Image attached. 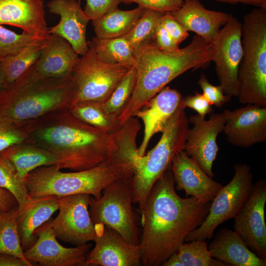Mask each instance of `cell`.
Listing matches in <instances>:
<instances>
[{"label": "cell", "instance_id": "cell-1", "mask_svg": "<svg viewBox=\"0 0 266 266\" xmlns=\"http://www.w3.org/2000/svg\"><path fill=\"white\" fill-rule=\"evenodd\" d=\"M210 203L179 196L168 168L152 187L141 215L143 230L139 246L142 264L161 266L177 252L188 234L205 219Z\"/></svg>", "mask_w": 266, "mask_h": 266}, {"label": "cell", "instance_id": "cell-2", "mask_svg": "<svg viewBox=\"0 0 266 266\" xmlns=\"http://www.w3.org/2000/svg\"><path fill=\"white\" fill-rule=\"evenodd\" d=\"M21 125L28 133L25 142L38 145L54 154L60 169H90L108 159L118 148L115 133H110L83 122L68 109Z\"/></svg>", "mask_w": 266, "mask_h": 266}, {"label": "cell", "instance_id": "cell-3", "mask_svg": "<svg viewBox=\"0 0 266 266\" xmlns=\"http://www.w3.org/2000/svg\"><path fill=\"white\" fill-rule=\"evenodd\" d=\"M212 42L196 34L186 47L173 52H164L155 44L135 53L136 82L133 92L118 116L120 127L134 113L172 80L190 69L204 67L212 61Z\"/></svg>", "mask_w": 266, "mask_h": 266}, {"label": "cell", "instance_id": "cell-4", "mask_svg": "<svg viewBox=\"0 0 266 266\" xmlns=\"http://www.w3.org/2000/svg\"><path fill=\"white\" fill-rule=\"evenodd\" d=\"M76 91L72 75L47 77L34 65L0 93V118L18 125L69 109Z\"/></svg>", "mask_w": 266, "mask_h": 266}, {"label": "cell", "instance_id": "cell-5", "mask_svg": "<svg viewBox=\"0 0 266 266\" xmlns=\"http://www.w3.org/2000/svg\"><path fill=\"white\" fill-rule=\"evenodd\" d=\"M133 169L131 159L118 148L114 154L90 169L64 172L57 165L43 166L30 172L23 181L31 198L46 196L60 198L86 194L98 199L111 183L132 178Z\"/></svg>", "mask_w": 266, "mask_h": 266}, {"label": "cell", "instance_id": "cell-6", "mask_svg": "<svg viewBox=\"0 0 266 266\" xmlns=\"http://www.w3.org/2000/svg\"><path fill=\"white\" fill-rule=\"evenodd\" d=\"M189 123L180 103L155 147L143 156L136 154L134 157L131 184L133 203L138 204L141 215L152 187L170 167L174 156L183 150Z\"/></svg>", "mask_w": 266, "mask_h": 266}, {"label": "cell", "instance_id": "cell-7", "mask_svg": "<svg viewBox=\"0 0 266 266\" xmlns=\"http://www.w3.org/2000/svg\"><path fill=\"white\" fill-rule=\"evenodd\" d=\"M241 23L242 56L237 97L241 104L266 107V8H254Z\"/></svg>", "mask_w": 266, "mask_h": 266}, {"label": "cell", "instance_id": "cell-8", "mask_svg": "<svg viewBox=\"0 0 266 266\" xmlns=\"http://www.w3.org/2000/svg\"><path fill=\"white\" fill-rule=\"evenodd\" d=\"M132 178L111 183L98 199L91 196L89 212L94 226L110 228L128 242L139 245L140 239L133 207Z\"/></svg>", "mask_w": 266, "mask_h": 266}, {"label": "cell", "instance_id": "cell-9", "mask_svg": "<svg viewBox=\"0 0 266 266\" xmlns=\"http://www.w3.org/2000/svg\"><path fill=\"white\" fill-rule=\"evenodd\" d=\"M232 180L222 189L211 201L209 211L201 225L190 233L184 242L211 238L217 227L234 218L241 210L253 187L251 166L236 164Z\"/></svg>", "mask_w": 266, "mask_h": 266}, {"label": "cell", "instance_id": "cell-10", "mask_svg": "<svg viewBox=\"0 0 266 266\" xmlns=\"http://www.w3.org/2000/svg\"><path fill=\"white\" fill-rule=\"evenodd\" d=\"M128 70L123 66L101 62L89 49L73 70L76 91L70 106L84 101L105 102Z\"/></svg>", "mask_w": 266, "mask_h": 266}, {"label": "cell", "instance_id": "cell-11", "mask_svg": "<svg viewBox=\"0 0 266 266\" xmlns=\"http://www.w3.org/2000/svg\"><path fill=\"white\" fill-rule=\"evenodd\" d=\"M90 196L80 194L58 198V215L50 219L57 239L76 246L94 241L97 232L89 212Z\"/></svg>", "mask_w": 266, "mask_h": 266}, {"label": "cell", "instance_id": "cell-12", "mask_svg": "<svg viewBox=\"0 0 266 266\" xmlns=\"http://www.w3.org/2000/svg\"><path fill=\"white\" fill-rule=\"evenodd\" d=\"M212 61L224 94L237 97L239 90L238 72L242 56V23L233 17L220 29L212 42Z\"/></svg>", "mask_w": 266, "mask_h": 266}, {"label": "cell", "instance_id": "cell-13", "mask_svg": "<svg viewBox=\"0 0 266 266\" xmlns=\"http://www.w3.org/2000/svg\"><path fill=\"white\" fill-rule=\"evenodd\" d=\"M266 182L258 180L241 210L235 216L233 227L248 247L266 260Z\"/></svg>", "mask_w": 266, "mask_h": 266}, {"label": "cell", "instance_id": "cell-14", "mask_svg": "<svg viewBox=\"0 0 266 266\" xmlns=\"http://www.w3.org/2000/svg\"><path fill=\"white\" fill-rule=\"evenodd\" d=\"M188 119L193 127L187 130L183 150L213 178L212 167L219 150L217 138L225 123L223 113H212L208 120L198 114Z\"/></svg>", "mask_w": 266, "mask_h": 266}, {"label": "cell", "instance_id": "cell-15", "mask_svg": "<svg viewBox=\"0 0 266 266\" xmlns=\"http://www.w3.org/2000/svg\"><path fill=\"white\" fill-rule=\"evenodd\" d=\"M50 219L36 230V240L24 252L25 258L43 266H87L86 259L91 245L86 243L72 248L62 246L51 227Z\"/></svg>", "mask_w": 266, "mask_h": 266}, {"label": "cell", "instance_id": "cell-16", "mask_svg": "<svg viewBox=\"0 0 266 266\" xmlns=\"http://www.w3.org/2000/svg\"><path fill=\"white\" fill-rule=\"evenodd\" d=\"M223 132L231 144L248 148L266 140V107L251 104L222 112Z\"/></svg>", "mask_w": 266, "mask_h": 266}, {"label": "cell", "instance_id": "cell-17", "mask_svg": "<svg viewBox=\"0 0 266 266\" xmlns=\"http://www.w3.org/2000/svg\"><path fill=\"white\" fill-rule=\"evenodd\" d=\"M95 245L86 259L87 266H139L142 265L139 245L127 241L116 231L95 226Z\"/></svg>", "mask_w": 266, "mask_h": 266}, {"label": "cell", "instance_id": "cell-18", "mask_svg": "<svg viewBox=\"0 0 266 266\" xmlns=\"http://www.w3.org/2000/svg\"><path fill=\"white\" fill-rule=\"evenodd\" d=\"M175 188L185 192V197H193L204 202L214 199L223 187L210 177L183 150L173 158L170 166Z\"/></svg>", "mask_w": 266, "mask_h": 266}, {"label": "cell", "instance_id": "cell-19", "mask_svg": "<svg viewBox=\"0 0 266 266\" xmlns=\"http://www.w3.org/2000/svg\"><path fill=\"white\" fill-rule=\"evenodd\" d=\"M47 6L50 13L60 17L59 22L49 28V33L66 39L78 55H85L89 50L86 33L90 19L81 7L80 2L77 0H51Z\"/></svg>", "mask_w": 266, "mask_h": 266}, {"label": "cell", "instance_id": "cell-20", "mask_svg": "<svg viewBox=\"0 0 266 266\" xmlns=\"http://www.w3.org/2000/svg\"><path fill=\"white\" fill-rule=\"evenodd\" d=\"M182 98L181 94L177 90L166 86L134 113L133 117L141 119L144 125L143 139L137 148L139 156L145 154L152 137L156 133L163 132L180 105Z\"/></svg>", "mask_w": 266, "mask_h": 266}, {"label": "cell", "instance_id": "cell-21", "mask_svg": "<svg viewBox=\"0 0 266 266\" xmlns=\"http://www.w3.org/2000/svg\"><path fill=\"white\" fill-rule=\"evenodd\" d=\"M0 25L17 27L43 39L51 35L42 0H0Z\"/></svg>", "mask_w": 266, "mask_h": 266}, {"label": "cell", "instance_id": "cell-22", "mask_svg": "<svg viewBox=\"0 0 266 266\" xmlns=\"http://www.w3.org/2000/svg\"><path fill=\"white\" fill-rule=\"evenodd\" d=\"M170 13L187 31L193 32L209 42L233 17L232 14L208 10L199 0H186L180 8Z\"/></svg>", "mask_w": 266, "mask_h": 266}, {"label": "cell", "instance_id": "cell-23", "mask_svg": "<svg viewBox=\"0 0 266 266\" xmlns=\"http://www.w3.org/2000/svg\"><path fill=\"white\" fill-rule=\"evenodd\" d=\"M79 59L68 41L53 33L42 47L34 67L36 72L43 76L65 78L72 75Z\"/></svg>", "mask_w": 266, "mask_h": 266}, {"label": "cell", "instance_id": "cell-24", "mask_svg": "<svg viewBox=\"0 0 266 266\" xmlns=\"http://www.w3.org/2000/svg\"><path fill=\"white\" fill-rule=\"evenodd\" d=\"M208 249L211 257L228 266H266V260L251 251L234 231L222 228Z\"/></svg>", "mask_w": 266, "mask_h": 266}, {"label": "cell", "instance_id": "cell-25", "mask_svg": "<svg viewBox=\"0 0 266 266\" xmlns=\"http://www.w3.org/2000/svg\"><path fill=\"white\" fill-rule=\"evenodd\" d=\"M58 199L55 196L31 198L24 208L17 211V225L24 252L36 241V230L58 210Z\"/></svg>", "mask_w": 266, "mask_h": 266}, {"label": "cell", "instance_id": "cell-26", "mask_svg": "<svg viewBox=\"0 0 266 266\" xmlns=\"http://www.w3.org/2000/svg\"><path fill=\"white\" fill-rule=\"evenodd\" d=\"M0 152L13 164L22 180L37 167L58 164L54 154L32 143L23 142L15 144Z\"/></svg>", "mask_w": 266, "mask_h": 266}, {"label": "cell", "instance_id": "cell-27", "mask_svg": "<svg viewBox=\"0 0 266 266\" xmlns=\"http://www.w3.org/2000/svg\"><path fill=\"white\" fill-rule=\"evenodd\" d=\"M145 9L140 6L130 10H123L117 7L92 20L96 37L114 38L125 35L134 27Z\"/></svg>", "mask_w": 266, "mask_h": 266}, {"label": "cell", "instance_id": "cell-28", "mask_svg": "<svg viewBox=\"0 0 266 266\" xmlns=\"http://www.w3.org/2000/svg\"><path fill=\"white\" fill-rule=\"evenodd\" d=\"M88 46L96 58L103 63L123 66L129 70L135 65V54L123 36L114 38L93 37L88 41Z\"/></svg>", "mask_w": 266, "mask_h": 266}, {"label": "cell", "instance_id": "cell-29", "mask_svg": "<svg viewBox=\"0 0 266 266\" xmlns=\"http://www.w3.org/2000/svg\"><path fill=\"white\" fill-rule=\"evenodd\" d=\"M70 112L83 122L110 133L120 128L117 118L105 109L103 103L84 101L70 106Z\"/></svg>", "mask_w": 266, "mask_h": 266}, {"label": "cell", "instance_id": "cell-30", "mask_svg": "<svg viewBox=\"0 0 266 266\" xmlns=\"http://www.w3.org/2000/svg\"><path fill=\"white\" fill-rule=\"evenodd\" d=\"M46 42L30 45L14 55L0 59L5 87L35 64Z\"/></svg>", "mask_w": 266, "mask_h": 266}, {"label": "cell", "instance_id": "cell-31", "mask_svg": "<svg viewBox=\"0 0 266 266\" xmlns=\"http://www.w3.org/2000/svg\"><path fill=\"white\" fill-rule=\"evenodd\" d=\"M164 14L154 10L146 9L134 27L123 36L135 54L141 49L154 44L156 32Z\"/></svg>", "mask_w": 266, "mask_h": 266}, {"label": "cell", "instance_id": "cell-32", "mask_svg": "<svg viewBox=\"0 0 266 266\" xmlns=\"http://www.w3.org/2000/svg\"><path fill=\"white\" fill-rule=\"evenodd\" d=\"M17 211L18 208L0 210V253L12 255L26 260L18 230Z\"/></svg>", "mask_w": 266, "mask_h": 266}, {"label": "cell", "instance_id": "cell-33", "mask_svg": "<svg viewBox=\"0 0 266 266\" xmlns=\"http://www.w3.org/2000/svg\"><path fill=\"white\" fill-rule=\"evenodd\" d=\"M0 187L8 190L15 197L18 204V211L22 210L31 198L14 166L0 152Z\"/></svg>", "mask_w": 266, "mask_h": 266}, {"label": "cell", "instance_id": "cell-34", "mask_svg": "<svg viewBox=\"0 0 266 266\" xmlns=\"http://www.w3.org/2000/svg\"><path fill=\"white\" fill-rule=\"evenodd\" d=\"M177 252L183 266H228L211 257L205 240L184 242Z\"/></svg>", "mask_w": 266, "mask_h": 266}, {"label": "cell", "instance_id": "cell-35", "mask_svg": "<svg viewBox=\"0 0 266 266\" xmlns=\"http://www.w3.org/2000/svg\"><path fill=\"white\" fill-rule=\"evenodd\" d=\"M136 82V70L134 65L128 70L109 98L103 103L108 112L118 118L130 99Z\"/></svg>", "mask_w": 266, "mask_h": 266}, {"label": "cell", "instance_id": "cell-36", "mask_svg": "<svg viewBox=\"0 0 266 266\" xmlns=\"http://www.w3.org/2000/svg\"><path fill=\"white\" fill-rule=\"evenodd\" d=\"M48 39L24 33L18 34L0 25V59L14 55L30 45L45 43Z\"/></svg>", "mask_w": 266, "mask_h": 266}, {"label": "cell", "instance_id": "cell-37", "mask_svg": "<svg viewBox=\"0 0 266 266\" xmlns=\"http://www.w3.org/2000/svg\"><path fill=\"white\" fill-rule=\"evenodd\" d=\"M27 138L28 133L22 126L0 118V152L25 142Z\"/></svg>", "mask_w": 266, "mask_h": 266}, {"label": "cell", "instance_id": "cell-38", "mask_svg": "<svg viewBox=\"0 0 266 266\" xmlns=\"http://www.w3.org/2000/svg\"><path fill=\"white\" fill-rule=\"evenodd\" d=\"M198 84L202 90V94L212 105L220 108L230 101L232 98L224 94L223 87L220 85L211 84L204 73L200 75Z\"/></svg>", "mask_w": 266, "mask_h": 266}, {"label": "cell", "instance_id": "cell-39", "mask_svg": "<svg viewBox=\"0 0 266 266\" xmlns=\"http://www.w3.org/2000/svg\"><path fill=\"white\" fill-rule=\"evenodd\" d=\"M186 0H124V3L134 2L145 9L154 10L163 14L171 13L181 7Z\"/></svg>", "mask_w": 266, "mask_h": 266}, {"label": "cell", "instance_id": "cell-40", "mask_svg": "<svg viewBox=\"0 0 266 266\" xmlns=\"http://www.w3.org/2000/svg\"><path fill=\"white\" fill-rule=\"evenodd\" d=\"M124 0H86L84 11L90 20L98 19L118 7Z\"/></svg>", "mask_w": 266, "mask_h": 266}, {"label": "cell", "instance_id": "cell-41", "mask_svg": "<svg viewBox=\"0 0 266 266\" xmlns=\"http://www.w3.org/2000/svg\"><path fill=\"white\" fill-rule=\"evenodd\" d=\"M180 104L185 109L186 108L193 109L198 113V114L203 117L208 114H211L213 112L212 105L201 93L196 92L194 95L182 98Z\"/></svg>", "mask_w": 266, "mask_h": 266}, {"label": "cell", "instance_id": "cell-42", "mask_svg": "<svg viewBox=\"0 0 266 266\" xmlns=\"http://www.w3.org/2000/svg\"><path fill=\"white\" fill-rule=\"evenodd\" d=\"M161 24L179 45L189 35L188 32L172 16L170 13L163 15Z\"/></svg>", "mask_w": 266, "mask_h": 266}, {"label": "cell", "instance_id": "cell-43", "mask_svg": "<svg viewBox=\"0 0 266 266\" xmlns=\"http://www.w3.org/2000/svg\"><path fill=\"white\" fill-rule=\"evenodd\" d=\"M154 44L164 52H173L180 49L179 44L170 35L161 24V21L156 32Z\"/></svg>", "mask_w": 266, "mask_h": 266}, {"label": "cell", "instance_id": "cell-44", "mask_svg": "<svg viewBox=\"0 0 266 266\" xmlns=\"http://www.w3.org/2000/svg\"><path fill=\"white\" fill-rule=\"evenodd\" d=\"M18 206L15 197L8 190L0 187V210H9Z\"/></svg>", "mask_w": 266, "mask_h": 266}, {"label": "cell", "instance_id": "cell-45", "mask_svg": "<svg viewBox=\"0 0 266 266\" xmlns=\"http://www.w3.org/2000/svg\"><path fill=\"white\" fill-rule=\"evenodd\" d=\"M28 260H23L12 255L0 253V266H32Z\"/></svg>", "mask_w": 266, "mask_h": 266}, {"label": "cell", "instance_id": "cell-46", "mask_svg": "<svg viewBox=\"0 0 266 266\" xmlns=\"http://www.w3.org/2000/svg\"><path fill=\"white\" fill-rule=\"evenodd\" d=\"M221 2L231 4L242 3L245 4L252 5L257 7L266 8V0H216Z\"/></svg>", "mask_w": 266, "mask_h": 266}, {"label": "cell", "instance_id": "cell-47", "mask_svg": "<svg viewBox=\"0 0 266 266\" xmlns=\"http://www.w3.org/2000/svg\"><path fill=\"white\" fill-rule=\"evenodd\" d=\"M161 266H183L177 252L173 253L166 260Z\"/></svg>", "mask_w": 266, "mask_h": 266}, {"label": "cell", "instance_id": "cell-48", "mask_svg": "<svg viewBox=\"0 0 266 266\" xmlns=\"http://www.w3.org/2000/svg\"><path fill=\"white\" fill-rule=\"evenodd\" d=\"M5 87L4 79L1 70L0 61V93Z\"/></svg>", "mask_w": 266, "mask_h": 266}, {"label": "cell", "instance_id": "cell-49", "mask_svg": "<svg viewBox=\"0 0 266 266\" xmlns=\"http://www.w3.org/2000/svg\"><path fill=\"white\" fill-rule=\"evenodd\" d=\"M79 2H80L81 0H78Z\"/></svg>", "mask_w": 266, "mask_h": 266}]
</instances>
